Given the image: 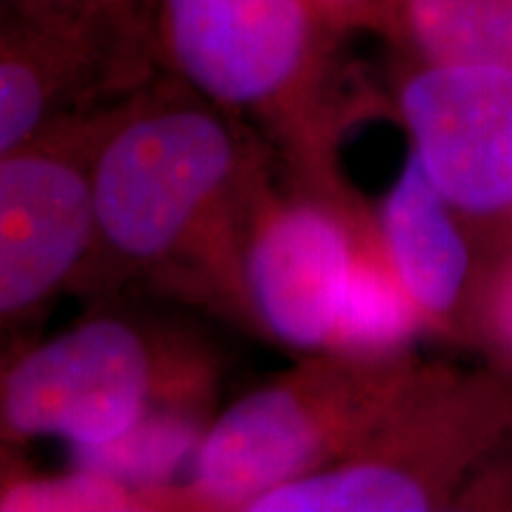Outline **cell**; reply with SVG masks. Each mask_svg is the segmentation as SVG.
<instances>
[{
    "label": "cell",
    "instance_id": "14",
    "mask_svg": "<svg viewBox=\"0 0 512 512\" xmlns=\"http://www.w3.org/2000/svg\"><path fill=\"white\" fill-rule=\"evenodd\" d=\"M311 3L335 31L361 27L389 15V0H311Z\"/></svg>",
    "mask_w": 512,
    "mask_h": 512
},
{
    "label": "cell",
    "instance_id": "1",
    "mask_svg": "<svg viewBox=\"0 0 512 512\" xmlns=\"http://www.w3.org/2000/svg\"><path fill=\"white\" fill-rule=\"evenodd\" d=\"M273 159L252 126L159 72L112 100L91 157L93 245L76 297L155 294L254 332L245 247Z\"/></svg>",
    "mask_w": 512,
    "mask_h": 512
},
{
    "label": "cell",
    "instance_id": "2",
    "mask_svg": "<svg viewBox=\"0 0 512 512\" xmlns=\"http://www.w3.org/2000/svg\"><path fill=\"white\" fill-rule=\"evenodd\" d=\"M91 306L55 335L0 351L3 448L60 439L93 451L162 411L216 413L223 366L207 337L121 299Z\"/></svg>",
    "mask_w": 512,
    "mask_h": 512
},
{
    "label": "cell",
    "instance_id": "3",
    "mask_svg": "<svg viewBox=\"0 0 512 512\" xmlns=\"http://www.w3.org/2000/svg\"><path fill=\"white\" fill-rule=\"evenodd\" d=\"M143 27L155 72L252 126L294 176L328 171L335 29L311 0H145Z\"/></svg>",
    "mask_w": 512,
    "mask_h": 512
},
{
    "label": "cell",
    "instance_id": "16",
    "mask_svg": "<svg viewBox=\"0 0 512 512\" xmlns=\"http://www.w3.org/2000/svg\"><path fill=\"white\" fill-rule=\"evenodd\" d=\"M396 3H399V0H389V12H392V15H394V8H396Z\"/></svg>",
    "mask_w": 512,
    "mask_h": 512
},
{
    "label": "cell",
    "instance_id": "5",
    "mask_svg": "<svg viewBox=\"0 0 512 512\" xmlns=\"http://www.w3.org/2000/svg\"><path fill=\"white\" fill-rule=\"evenodd\" d=\"M102 110L0 157V351L79 290L93 245L91 157Z\"/></svg>",
    "mask_w": 512,
    "mask_h": 512
},
{
    "label": "cell",
    "instance_id": "15",
    "mask_svg": "<svg viewBox=\"0 0 512 512\" xmlns=\"http://www.w3.org/2000/svg\"><path fill=\"white\" fill-rule=\"evenodd\" d=\"M503 328L508 332L510 342H512V280L508 285V294H505L503 299Z\"/></svg>",
    "mask_w": 512,
    "mask_h": 512
},
{
    "label": "cell",
    "instance_id": "7",
    "mask_svg": "<svg viewBox=\"0 0 512 512\" xmlns=\"http://www.w3.org/2000/svg\"><path fill=\"white\" fill-rule=\"evenodd\" d=\"M399 114L427 178L451 207L512 204V69L427 64L408 74Z\"/></svg>",
    "mask_w": 512,
    "mask_h": 512
},
{
    "label": "cell",
    "instance_id": "4",
    "mask_svg": "<svg viewBox=\"0 0 512 512\" xmlns=\"http://www.w3.org/2000/svg\"><path fill=\"white\" fill-rule=\"evenodd\" d=\"M392 356L318 351L214 415L174 510H242L349 453L406 392Z\"/></svg>",
    "mask_w": 512,
    "mask_h": 512
},
{
    "label": "cell",
    "instance_id": "8",
    "mask_svg": "<svg viewBox=\"0 0 512 512\" xmlns=\"http://www.w3.org/2000/svg\"><path fill=\"white\" fill-rule=\"evenodd\" d=\"M152 74L143 55L0 17V157L121 98Z\"/></svg>",
    "mask_w": 512,
    "mask_h": 512
},
{
    "label": "cell",
    "instance_id": "11",
    "mask_svg": "<svg viewBox=\"0 0 512 512\" xmlns=\"http://www.w3.org/2000/svg\"><path fill=\"white\" fill-rule=\"evenodd\" d=\"M420 323L411 299L380 252L361 247L342 316L335 351L361 356H392Z\"/></svg>",
    "mask_w": 512,
    "mask_h": 512
},
{
    "label": "cell",
    "instance_id": "13",
    "mask_svg": "<svg viewBox=\"0 0 512 512\" xmlns=\"http://www.w3.org/2000/svg\"><path fill=\"white\" fill-rule=\"evenodd\" d=\"M143 12L145 0H0L5 19L150 60Z\"/></svg>",
    "mask_w": 512,
    "mask_h": 512
},
{
    "label": "cell",
    "instance_id": "6",
    "mask_svg": "<svg viewBox=\"0 0 512 512\" xmlns=\"http://www.w3.org/2000/svg\"><path fill=\"white\" fill-rule=\"evenodd\" d=\"M347 216L325 197L268 185L245 247V290L256 335L280 347L335 351L358 252Z\"/></svg>",
    "mask_w": 512,
    "mask_h": 512
},
{
    "label": "cell",
    "instance_id": "9",
    "mask_svg": "<svg viewBox=\"0 0 512 512\" xmlns=\"http://www.w3.org/2000/svg\"><path fill=\"white\" fill-rule=\"evenodd\" d=\"M377 235L384 259L420 318L446 316L463 294L470 256L451 204L413 152L384 197Z\"/></svg>",
    "mask_w": 512,
    "mask_h": 512
},
{
    "label": "cell",
    "instance_id": "12",
    "mask_svg": "<svg viewBox=\"0 0 512 512\" xmlns=\"http://www.w3.org/2000/svg\"><path fill=\"white\" fill-rule=\"evenodd\" d=\"M150 512L155 498L91 467L38 475L17 465L0 482V512Z\"/></svg>",
    "mask_w": 512,
    "mask_h": 512
},
{
    "label": "cell",
    "instance_id": "10",
    "mask_svg": "<svg viewBox=\"0 0 512 512\" xmlns=\"http://www.w3.org/2000/svg\"><path fill=\"white\" fill-rule=\"evenodd\" d=\"M394 15L427 64L512 69V0H399Z\"/></svg>",
    "mask_w": 512,
    "mask_h": 512
}]
</instances>
